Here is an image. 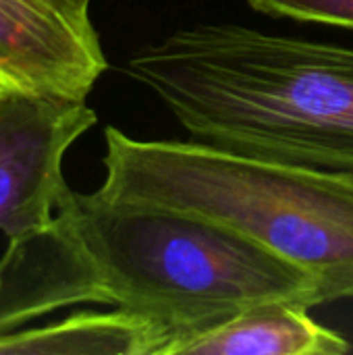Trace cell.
Listing matches in <instances>:
<instances>
[{
	"mask_svg": "<svg viewBox=\"0 0 353 355\" xmlns=\"http://www.w3.org/2000/svg\"><path fill=\"white\" fill-rule=\"evenodd\" d=\"M127 69L196 141L353 173V48L200 23L141 46Z\"/></svg>",
	"mask_w": 353,
	"mask_h": 355,
	"instance_id": "obj_1",
	"label": "cell"
},
{
	"mask_svg": "<svg viewBox=\"0 0 353 355\" xmlns=\"http://www.w3.org/2000/svg\"><path fill=\"white\" fill-rule=\"evenodd\" d=\"M114 202L223 223L304 268L318 304L353 300V173L243 156L187 139H133L104 129Z\"/></svg>",
	"mask_w": 353,
	"mask_h": 355,
	"instance_id": "obj_2",
	"label": "cell"
},
{
	"mask_svg": "<svg viewBox=\"0 0 353 355\" xmlns=\"http://www.w3.org/2000/svg\"><path fill=\"white\" fill-rule=\"evenodd\" d=\"M58 216L89 254L110 306L156 322L169 345L264 302L320 306L304 268L212 218L73 189Z\"/></svg>",
	"mask_w": 353,
	"mask_h": 355,
	"instance_id": "obj_3",
	"label": "cell"
},
{
	"mask_svg": "<svg viewBox=\"0 0 353 355\" xmlns=\"http://www.w3.org/2000/svg\"><path fill=\"white\" fill-rule=\"evenodd\" d=\"M96 123L85 100L27 89L0 92V233L6 239L56 220L71 193L62 158Z\"/></svg>",
	"mask_w": 353,
	"mask_h": 355,
	"instance_id": "obj_4",
	"label": "cell"
},
{
	"mask_svg": "<svg viewBox=\"0 0 353 355\" xmlns=\"http://www.w3.org/2000/svg\"><path fill=\"white\" fill-rule=\"evenodd\" d=\"M106 67L89 12L67 0H0V71L21 89L85 100Z\"/></svg>",
	"mask_w": 353,
	"mask_h": 355,
	"instance_id": "obj_5",
	"label": "cell"
},
{
	"mask_svg": "<svg viewBox=\"0 0 353 355\" xmlns=\"http://www.w3.org/2000/svg\"><path fill=\"white\" fill-rule=\"evenodd\" d=\"M79 304L110 306V297L89 254L60 216L8 239L0 258V337Z\"/></svg>",
	"mask_w": 353,
	"mask_h": 355,
	"instance_id": "obj_6",
	"label": "cell"
},
{
	"mask_svg": "<svg viewBox=\"0 0 353 355\" xmlns=\"http://www.w3.org/2000/svg\"><path fill=\"white\" fill-rule=\"evenodd\" d=\"M304 304L275 300L171 343L164 355H341L350 343L308 316Z\"/></svg>",
	"mask_w": 353,
	"mask_h": 355,
	"instance_id": "obj_7",
	"label": "cell"
},
{
	"mask_svg": "<svg viewBox=\"0 0 353 355\" xmlns=\"http://www.w3.org/2000/svg\"><path fill=\"white\" fill-rule=\"evenodd\" d=\"M171 337L150 318L114 308L0 337V355H162Z\"/></svg>",
	"mask_w": 353,
	"mask_h": 355,
	"instance_id": "obj_8",
	"label": "cell"
},
{
	"mask_svg": "<svg viewBox=\"0 0 353 355\" xmlns=\"http://www.w3.org/2000/svg\"><path fill=\"white\" fill-rule=\"evenodd\" d=\"M256 12L353 29V0H250Z\"/></svg>",
	"mask_w": 353,
	"mask_h": 355,
	"instance_id": "obj_9",
	"label": "cell"
},
{
	"mask_svg": "<svg viewBox=\"0 0 353 355\" xmlns=\"http://www.w3.org/2000/svg\"><path fill=\"white\" fill-rule=\"evenodd\" d=\"M2 89H21V87H19V85H15L6 75L0 71V92H2Z\"/></svg>",
	"mask_w": 353,
	"mask_h": 355,
	"instance_id": "obj_10",
	"label": "cell"
},
{
	"mask_svg": "<svg viewBox=\"0 0 353 355\" xmlns=\"http://www.w3.org/2000/svg\"><path fill=\"white\" fill-rule=\"evenodd\" d=\"M67 2H71L75 8H79V10H83V12H89V4H92V0H67Z\"/></svg>",
	"mask_w": 353,
	"mask_h": 355,
	"instance_id": "obj_11",
	"label": "cell"
}]
</instances>
